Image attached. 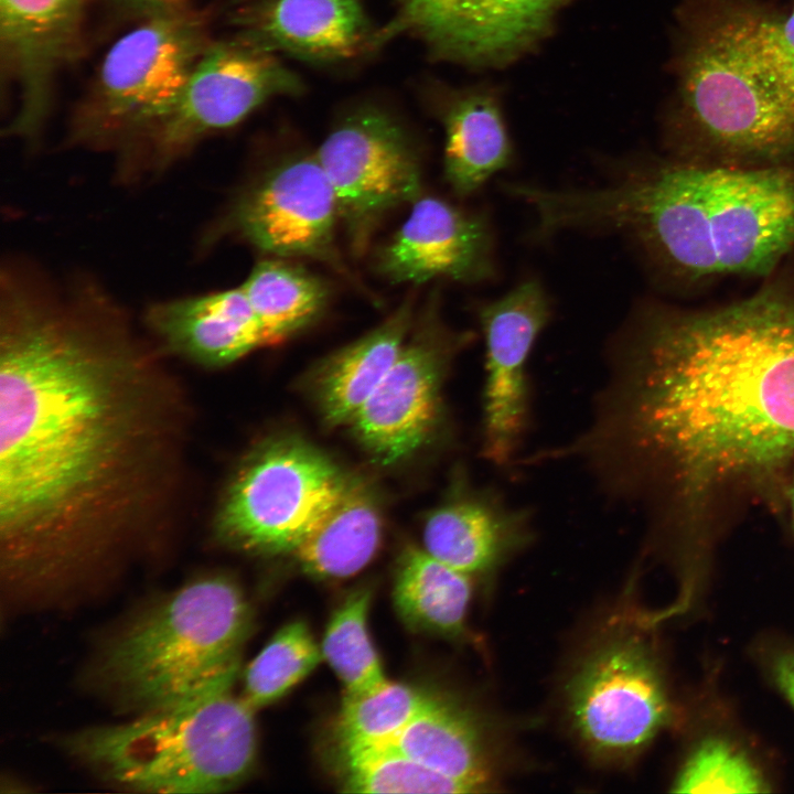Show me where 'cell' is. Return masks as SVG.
<instances>
[{"label":"cell","instance_id":"35","mask_svg":"<svg viewBox=\"0 0 794 794\" xmlns=\"http://www.w3.org/2000/svg\"><path fill=\"white\" fill-rule=\"evenodd\" d=\"M790 504H791L793 521H794V475L792 478V483H791V487H790Z\"/></svg>","mask_w":794,"mask_h":794},{"label":"cell","instance_id":"2","mask_svg":"<svg viewBox=\"0 0 794 794\" xmlns=\"http://www.w3.org/2000/svg\"><path fill=\"white\" fill-rule=\"evenodd\" d=\"M776 270L748 298L652 307L615 335L572 442L611 503L673 530L794 457V265Z\"/></svg>","mask_w":794,"mask_h":794},{"label":"cell","instance_id":"34","mask_svg":"<svg viewBox=\"0 0 794 794\" xmlns=\"http://www.w3.org/2000/svg\"><path fill=\"white\" fill-rule=\"evenodd\" d=\"M136 6L149 7L152 9H171L176 6L181 0H121Z\"/></svg>","mask_w":794,"mask_h":794},{"label":"cell","instance_id":"23","mask_svg":"<svg viewBox=\"0 0 794 794\" xmlns=\"http://www.w3.org/2000/svg\"><path fill=\"white\" fill-rule=\"evenodd\" d=\"M441 105L444 175L451 189L465 196L511 163L500 97L493 87L474 86L448 90Z\"/></svg>","mask_w":794,"mask_h":794},{"label":"cell","instance_id":"26","mask_svg":"<svg viewBox=\"0 0 794 794\" xmlns=\"http://www.w3.org/2000/svg\"><path fill=\"white\" fill-rule=\"evenodd\" d=\"M240 287L270 345L313 322L330 299L325 281L280 259L258 262Z\"/></svg>","mask_w":794,"mask_h":794},{"label":"cell","instance_id":"1","mask_svg":"<svg viewBox=\"0 0 794 794\" xmlns=\"http://www.w3.org/2000/svg\"><path fill=\"white\" fill-rule=\"evenodd\" d=\"M190 407L115 322L9 289L0 316V556L15 578L88 567L175 521Z\"/></svg>","mask_w":794,"mask_h":794},{"label":"cell","instance_id":"27","mask_svg":"<svg viewBox=\"0 0 794 794\" xmlns=\"http://www.w3.org/2000/svg\"><path fill=\"white\" fill-rule=\"evenodd\" d=\"M369 603L368 588L351 592L332 615L322 640V656L343 683L344 696L369 693L387 682L367 631Z\"/></svg>","mask_w":794,"mask_h":794},{"label":"cell","instance_id":"13","mask_svg":"<svg viewBox=\"0 0 794 794\" xmlns=\"http://www.w3.org/2000/svg\"><path fill=\"white\" fill-rule=\"evenodd\" d=\"M434 300L405 341L394 365L356 412L360 441L380 461H398L423 446L443 421L442 382L449 363L473 334L455 333L438 316Z\"/></svg>","mask_w":794,"mask_h":794},{"label":"cell","instance_id":"33","mask_svg":"<svg viewBox=\"0 0 794 794\" xmlns=\"http://www.w3.org/2000/svg\"><path fill=\"white\" fill-rule=\"evenodd\" d=\"M777 34L780 44L794 68V10L785 20L779 21Z\"/></svg>","mask_w":794,"mask_h":794},{"label":"cell","instance_id":"20","mask_svg":"<svg viewBox=\"0 0 794 794\" xmlns=\"http://www.w3.org/2000/svg\"><path fill=\"white\" fill-rule=\"evenodd\" d=\"M242 36L273 53L340 62L376 47L360 0H261L239 17Z\"/></svg>","mask_w":794,"mask_h":794},{"label":"cell","instance_id":"8","mask_svg":"<svg viewBox=\"0 0 794 794\" xmlns=\"http://www.w3.org/2000/svg\"><path fill=\"white\" fill-rule=\"evenodd\" d=\"M344 479L325 455L305 443H270L230 481L215 514V534L245 551L291 552Z\"/></svg>","mask_w":794,"mask_h":794},{"label":"cell","instance_id":"14","mask_svg":"<svg viewBox=\"0 0 794 794\" xmlns=\"http://www.w3.org/2000/svg\"><path fill=\"white\" fill-rule=\"evenodd\" d=\"M478 312L485 339L480 451L486 462L508 468L529 426L527 362L549 320V302L540 283L527 280Z\"/></svg>","mask_w":794,"mask_h":794},{"label":"cell","instance_id":"29","mask_svg":"<svg viewBox=\"0 0 794 794\" xmlns=\"http://www.w3.org/2000/svg\"><path fill=\"white\" fill-rule=\"evenodd\" d=\"M323 658L301 621L281 627L244 673L242 697L255 710L267 706L305 678Z\"/></svg>","mask_w":794,"mask_h":794},{"label":"cell","instance_id":"11","mask_svg":"<svg viewBox=\"0 0 794 794\" xmlns=\"http://www.w3.org/2000/svg\"><path fill=\"white\" fill-rule=\"evenodd\" d=\"M301 78L267 49L239 36L206 46L186 84L150 132L168 162L208 133L230 128L273 97L299 95Z\"/></svg>","mask_w":794,"mask_h":794},{"label":"cell","instance_id":"25","mask_svg":"<svg viewBox=\"0 0 794 794\" xmlns=\"http://www.w3.org/2000/svg\"><path fill=\"white\" fill-rule=\"evenodd\" d=\"M472 580L425 549L409 547L397 566L395 608L415 630L459 637L466 630Z\"/></svg>","mask_w":794,"mask_h":794},{"label":"cell","instance_id":"6","mask_svg":"<svg viewBox=\"0 0 794 794\" xmlns=\"http://www.w3.org/2000/svg\"><path fill=\"white\" fill-rule=\"evenodd\" d=\"M255 709L233 687L87 728L66 749L106 780L151 793H221L246 780L257 751Z\"/></svg>","mask_w":794,"mask_h":794},{"label":"cell","instance_id":"16","mask_svg":"<svg viewBox=\"0 0 794 794\" xmlns=\"http://www.w3.org/2000/svg\"><path fill=\"white\" fill-rule=\"evenodd\" d=\"M374 265L393 283L419 285L438 277L465 283L486 280L494 273L489 223L443 200L420 196L376 253Z\"/></svg>","mask_w":794,"mask_h":794},{"label":"cell","instance_id":"24","mask_svg":"<svg viewBox=\"0 0 794 794\" xmlns=\"http://www.w3.org/2000/svg\"><path fill=\"white\" fill-rule=\"evenodd\" d=\"M409 297L377 328L342 348L319 375V401L329 423H350L394 365L414 322Z\"/></svg>","mask_w":794,"mask_h":794},{"label":"cell","instance_id":"15","mask_svg":"<svg viewBox=\"0 0 794 794\" xmlns=\"http://www.w3.org/2000/svg\"><path fill=\"white\" fill-rule=\"evenodd\" d=\"M229 229L278 257H307L350 276L336 247L340 222L332 185L315 153L268 170L234 205Z\"/></svg>","mask_w":794,"mask_h":794},{"label":"cell","instance_id":"30","mask_svg":"<svg viewBox=\"0 0 794 794\" xmlns=\"http://www.w3.org/2000/svg\"><path fill=\"white\" fill-rule=\"evenodd\" d=\"M348 793H459L448 780L385 744L340 749Z\"/></svg>","mask_w":794,"mask_h":794},{"label":"cell","instance_id":"4","mask_svg":"<svg viewBox=\"0 0 794 794\" xmlns=\"http://www.w3.org/2000/svg\"><path fill=\"white\" fill-rule=\"evenodd\" d=\"M677 58L683 110L718 164L794 159V68L779 19L750 0H691Z\"/></svg>","mask_w":794,"mask_h":794},{"label":"cell","instance_id":"32","mask_svg":"<svg viewBox=\"0 0 794 794\" xmlns=\"http://www.w3.org/2000/svg\"><path fill=\"white\" fill-rule=\"evenodd\" d=\"M774 679L794 708V653L779 655L773 664Z\"/></svg>","mask_w":794,"mask_h":794},{"label":"cell","instance_id":"10","mask_svg":"<svg viewBox=\"0 0 794 794\" xmlns=\"http://www.w3.org/2000/svg\"><path fill=\"white\" fill-rule=\"evenodd\" d=\"M315 155L334 191L353 251L363 254L382 218L421 196L414 142L396 117L362 107L343 117Z\"/></svg>","mask_w":794,"mask_h":794},{"label":"cell","instance_id":"5","mask_svg":"<svg viewBox=\"0 0 794 794\" xmlns=\"http://www.w3.org/2000/svg\"><path fill=\"white\" fill-rule=\"evenodd\" d=\"M250 623L237 583L221 575L196 578L110 640L99 659L100 679L142 711L233 687Z\"/></svg>","mask_w":794,"mask_h":794},{"label":"cell","instance_id":"12","mask_svg":"<svg viewBox=\"0 0 794 794\" xmlns=\"http://www.w3.org/2000/svg\"><path fill=\"white\" fill-rule=\"evenodd\" d=\"M570 1L395 0V14L377 31L376 47L406 34L436 60L504 66L537 46Z\"/></svg>","mask_w":794,"mask_h":794},{"label":"cell","instance_id":"19","mask_svg":"<svg viewBox=\"0 0 794 794\" xmlns=\"http://www.w3.org/2000/svg\"><path fill=\"white\" fill-rule=\"evenodd\" d=\"M495 727L474 707L436 695L385 744L451 782L462 793L495 790L502 758Z\"/></svg>","mask_w":794,"mask_h":794},{"label":"cell","instance_id":"9","mask_svg":"<svg viewBox=\"0 0 794 794\" xmlns=\"http://www.w3.org/2000/svg\"><path fill=\"white\" fill-rule=\"evenodd\" d=\"M205 49L194 20L167 9L127 32L103 60L83 131L148 130L172 106Z\"/></svg>","mask_w":794,"mask_h":794},{"label":"cell","instance_id":"28","mask_svg":"<svg viewBox=\"0 0 794 794\" xmlns=\"http://www.w3.org/2000/svg\"><path fill=\"white\" fill-rule=\"evenodd\" d=\"M433 696L389 680L369 693L344 696L336 726L340 749L390 740L423 710Z\"/></svg>","mask_w":794,"mask_h":794},{"label":"cell","instance_id":"22","mask_svg":"<svg viewBox=\"0 0 794 794\" xmlns=\"http://www.w3.org/2000/svg\"><path fill=\"white\" fill-rule=\"evenodd\" d=\"M382 534L376 502L362 482L344 479L291 550L301 568L323 579H342L374 557Z\"/></svg>","mask_w":794,"mask_h":794},{"label":"cell","instance_id":"18","mask_svg":"<svg viewBox=\"0 0 794 794\" xmlns=\"http://www.w3.org/2000/svg\"><path fill=\"white\" fill-rule=\"evenodd\" d=\"M86 0H0L2 53L19 87L9 132L32 136L47 109L54 71L71 54Z\"/></svg>","mask_w":794,"mask_h":794},{"label":"cell","instance_id":"7","mask_svg":"<svg viewBox=\"0 0 794 794\" xmlns=\"http://www.w3.org/2000/svg\"><path fill=\"white\" fill-rule=\"evenodd\" d=\"M637 622L616 616L590 640L564 686L568 723L594 760L626 764L665 727L670 704Z\"/></svg>","mask_w":794,"mask_h":794},{"label":"cell","instance_id":"21","mask_svg":"<svg viewBox=\"0 0 794 794\" xmlns=\"http://www.w3.org/2000/svg\"><path fill=\"white\" fill-rule=\"evenodd\" d=\"M147 322L165 351L202 367L228 365L270 345L240 286L157 303Z\"/></svg>","mask_w":794,"mask_h":794},{"label":"cell","instance_id":"31","mask_svg":"<svg viewBox=\"0 0 794 794\" xmlns=\"http://www.w3.org/2000/svg\"><path fill=\"white\" fill-rule=\"evenodd\" d=\"M768 784L749 758L728 741L706 739L689 754L673 782L677 793H761Z\"/></svg>","mask_w":794,"mask_h":794},{"label":"cell","instance_id":"3","mask_svg":"<svg viewBox=\"0 0 794 794\" xmlns=\"http://www.w3.org/2000/svg\"><path fill=\"white\" fill-rule=\"evenodd\" d=\"M540 228L605 229L686 282L770 276L794 250V167L657 161L626 168L608 185L545 190Z\"/></svg>","mask_w":794,"mask_h":794},{"label":"cell","instance_id":"17","mask_svg":"<svg viewBox=\"0 0 794 794\" xmlns=\"http://www.w3.org/2000/svg\"><path fill=\"white\" fill-rule=\"evenodd\" d=\"M535 539L533 512L491 485L457 474L449 496L423 527V549L471 578L494 576Z\"/></svg>","mask_w":794,"mask_h":794}]
</instances>
